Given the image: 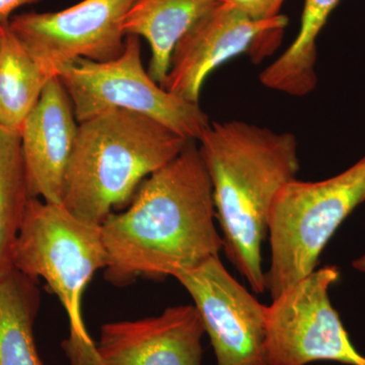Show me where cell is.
I'll return each instance as SVG.
<instances>
[{
    "label": "cell",
    "instance_id": "cell-1",
    "mask_svg": "<svg viewBox=\"0 0 365 365\" xmlns=\"http://www.w3.org/2000/svg\"><path fill=\"white\" fill-rule=\"evenodd\" d=\"M212 185L196 140L146 178L128 207L102 223L105 279L116 287L138 278L176 277L220 257Z\"/></svg>",
    "mask_w": 365,
    "mask_h": 365
},
{
    "label": "cell",
    "instance_id": "cell-2",
    "mask_svg": "<svg viewBox=\"0 0 365 365\" xmlns=\"http://www.w3.org/2000/svg\"><path fill=\"white\" fill-rule=\"evenodd\" d=\"M198 141L223 250L255 294H264L262 246L274 200L299 170L297 138L235 120L210 123Z\"/></svg>",
    "mask_w": 365,
    "mask_h": 365
},
{
    "label": "cell",
    "instance_id": "cell-3",
    "mask_svg": "<svg viewBox=\"0 0 365 365\" xmlns=\"http://www.w3.org/2000/svg\"><path fill=\"white\" fill-rule=\"evenodd\" d=\"M189 140L151 118L124 110L81 122L62 205L102 225L128 206L141 182L178 157Z\"/></svg>",
    "mask_w": 365,
    "mask_h": 365
},
{
    "label": "cell",
    "instance_id": "cell-4",
    "mask_svg": "<svg viewBox=\"0 0 365 365\" xmlns=\"http://www.w3.org/2000/svg\"><path fill=\"white\" fill-rule=\"evenodd\" d=\"M364 200L365 157L330 179H294L282 187L267 225L271 264L266 289L272 299L316 270L326 245Z\"/></svg>",
    "mask_w": 365,
    "mask_h": 365
},
{
    "label": "cell",
    "instance_id": "cell-5",
    "mask_svg": "<svg viewBox=\"0 0 365 365\" xmlns=\"http://www.w3.org/2000/svg\"><path fill=\"white\" fill-rule=\"evenodd\" d=\"M16 270L45 280L68 317L72 335L91 340L83 297L98 270L108 265L102 225L71 213L61 204L31 198L13 252Z\"/></svg>",
    "mask_w": 365,
    "mask_h": 365
},
{
    "label": "cell",
    "instance_id": "cell-6",
    "mask_svg": "<svg viewBox=\"0 0 365 365\" xmlns=\"http://www.w3.org/2000/svg\"><path fill=\"white\" fill-rule=\"evenodd\" d=\"M57 78L71 98L78 123L113 110L143 115L186 139L198 141L207 129L199 104L173 95L144 69L140 38L127 35L123 52L107 62L79 58L62 67Z\"/></svg>",
    "mask_w": 365,
    "mask_h": 365
},
{
    "label": "cell",
    "instance_id": "cell-7",
    "mask_svg": "<svg viewBox=\"0 0 365 365\" xmlns=\"http://www.w3.org/2000/svg\"><path fill=\"white\" fill-rule=\"evenodd\" d=\"M339 275L335 266L316 269L274 297L266 311L269 365H365L329 297Z\"/></svg>",
    "mask_w": 365,
    "mask_h": 365
},
{
    "label": "cell",
    "instance_id": "cell-8",
    "mask_svg": "<svg viewBox=\"0 0 365 365\" xmlns=\"http://www.w3.org/2000/svg\"><path fill=\"white\" fill-rule=\"evenodd\" d=\"M135 0H83L55 13L29 11L9 21L34 59L54 78L62 67L83 58L107 62L123 52L124 21Z\"/></svg>",
    "mask_w": 365,
    "mask_h": 365
},
{
    "label": "cell",
    "instance_id": "cell-9",
    "mask_svg": "<svg viewBox=\"0 0 365 365\" xmlns=\"http://www.w3.org/2000/svg\"><path fill=\"white\" fill-rule=\"evenodd\" d=\"M287 25L288 19L282 14L268 21L252 20L225 0L199 19L178 42L162 86L199 104L211 72L241 54L261 60L275 49Z\"/></svg>",
    "mask_w": 365,
    "mask_h": 365
},
{
    "label": "cell",
    "instance_id": "cell-10",
    "mask_svg": "<svg viewBox=\"0 0 365 365\" xmlns=\"http://www.w3.org/2000/svg\"><path fill=\"white\" fill-rule=\"evenodd\" d=\"M175 278L200 314L216 365H269L267 307L230 275L220 257Z\"/></svg>",
    "mask_w": 365,
    "mask_h": 365
},
{
    "label": "cell",
    "instance_id": "cell-11",
    "mask_svg": "<svg viewBox=\"0 0 365 365\" xmlns=\"http://www.w3.org/2000/svg\"><path fill=\"white\" fill-rule=\"evenodd\" d=\"M202 319L194 304L135 321L107 323L97 345L105 365H202Z\"/></svg>",
    "mask_w": 365,
    "mask_h": 365
},
{
    "label": "cell",
    "instance_id": "cell-12",
    "mask_svg": "<svg viewBox=\"0 0 365 365\" xmlns=\"http://www.w3.org/2000/svg\"><path fill=\"white\" fill-rule=\"evenodd\" d=\"M76 121L66 88L57 76L52 78L20 132L31 198L62 205L64 179L78 138Z\"/></svg>",
    "mask_w": 365,
    "mask_h": 365
},
{
    "label": "cell",
    "instance_id": "cell-13",
    "mask_svg": "<svg viewBox=\"0 0 365 365\" xmlns=\"http://www.w3.org/2000/svg\"><path fill=\"white\" fill-rule=\"evenodd\" d=\"M225 0H135L124 21L126 35L144 38L150 46L148 74L163 86L173 52L182 36Z\"/></svg>",
    "mask_w": 365,
    "mask_h": 365
},
{
    "label": "cell",
    "instance_id": "cell-14",
    "mask_svg": "<svg viewBox=\"0 0 365 365\" xmlns=\"http://www.w3.org/2000/svg\"><path fill=\"white\" fill-rule=\"evenodd\" d=\"M340 0H304L299 32L287 51L260 73L262 85L292 97L316 88L317 39Z\"/></svg>",
    "mask_w": 365,
    "mask_h": 365
},
{
    "label": "cell",
    "instance_id": "cell-15",
    "mask_svg": "<svg viewBox=\"0 0 365 365\" xmlns=\"http://www.w3.org/2000/svg\"><path fill=\"white\" fill-rule=\"evenodd\" d=\"M38 281L14 269L0 282V365H45L34 337Z\"/></svg>",
    "mask_w": 365,
    "mask_h": 365
},
{
    "label": "cell",
    "instance_id": "cell-16",
    "mask_svg": "<svg viewBox=\"0 0 365 365\" xmlns=\"http://www.w3.org/2000/svg\"><path fill=\"white\" fill-rule=\"evenodd\" d=\"M51 78L6 23L0 39V126L21 132Z\"/></svg>",
    "mask_w": 365,
    "mask_h": 365
},
{
    "label": "cell",
    "instance_id": "cell-17",
    "mask_svg": "<svg viewBox=\"0 0 365 365\" xmlns=\"http://www.w3.org/2000/svg\"><path fill=\"white\" fill-rule=\"evenodd\" d=\"M30 199L21 133L0 126V282L14 269V245Z\"/></svg>",
    "mask_w": 365,
    "mask_h": 365
},
{
    "label": "cell",
    "instance_id": "cell-18",
    "mask_svg": "<svg viewBox=\"0 0 365 365\" xmlns=\"http://www.w3.org/2000/svg\"><path fill=\"white\" fill-rule=\"evenodd\" d=\"M61 345L71 365H105L93 339L86 340L69 334Z\"/></svg>",
    "mask_w": 365,
    "mask_h": 365
},
{
    "label": "cell",
    "instance_id": "cell-19",
    "mask_svg": "<svg viewBox=\"0 0 365 365\" xmlns=\"http://www.w3.org/2000/svg\"><path fill=\"white\" fill-rule=\"evenodd\" d=\"M255 21H268L279 16L284 0H228Z\"/></svg>",
    "mask_w": 365,
    "mask_h": 365
},
{
    "label": "cell",
    "instance_id": "cell-20",
    "mask_svg": "<svg viewBox=\"0 0 365 365\" xmlns=\"http://www.w3.org/2000/svg\"><path fill=\"white\" fill-rule=\"evenodd\" d=\"M38 1L40 0H0V23H7L11 14L20 7Z\"/></svg>",
    "mask_w": 365,
    "mask_h": 365
},
{
    "label": "cell",
    "instance_id": "cell-21",
    "mask_svg": "<svg viewBox=\"0 0 365 365\" xmlns=\"http://www.w3.org/2000/svg\"><path fill=\"white\" fill-rule=\"evenodd\" d=\"M352 266L353 268L356 269L357 271L365 273V254L353 262Z\"/></svg>",
    "mask_w": 365,
    "mask_h": 365
},
{
    "label": "cell",
    "instance_id": "cell-22",
    "mask_svg": "<svg viewBox=\"0 0 365 365\" xmlns=\"http://www.w3.org/2000/svg\"><path fill=\"white\" fill-rule=\"evenodd\" d=\"M9 23V21H7ZM6 23H0V39H1L2 33H4V26Z\"/></svg>",
    "mask_w": 365,
    "mask_h": 365
}]
</instances>
